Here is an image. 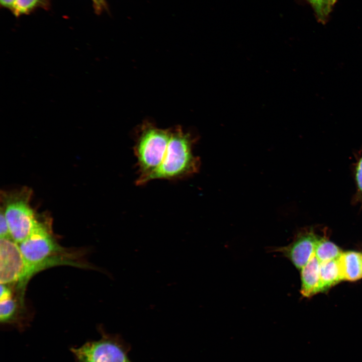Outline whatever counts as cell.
<instances>
[{"mask_svg": "<svg viewBox=\"0 0 362 362\" xmlns=\"http://www.w3.org/2000/svg\"><path fill=\"white\" fill-rule=\"evenodd\" d=\"M196 141L190 133L185 132L180 127L171 128L170 139L161 163L140 186L155 179L176 180L197 173L201 162L193 152Z\"/></svg>", "mask_w": 362, "mask_h": 362, "instance_id": "cell-1", "label": "cell"}, {"mask_svg": "<svg viewBox=\"0 0 362 362\" xmlns=\"http://www.w3.org/2000/svg\"><path fill=\"white\" fill-rule=\"evenodd\" d=\"M19 245L26 267L21 288L22 290L33 275L41 269L58 264H72L71 261L63 259L61 254L64 253V249L54 241L47 228L40 222Z\"/></svg>", "mask_w": 362, "mask_h": 362, "instance_id": "cell-2", "label": "cell"}, {"mask_svg": "<svg viewBox=\"0 0 362 362\" xmlns=\"http://www.w3.org/2000/svg\"><path fill=\"white\" fill-rule=\"evenodd\" d=\"M170 134L171 128H159L148 122L139 128L133 149L139 174L137 185H140L161 163Z\"/></svg>", "mask_w": 362, "mask_h": 362, "instance_id": "cell-3", "label": "cell"}, {"mask_svg": "<svg viewBox=\"0 0 362 362\" xmlns=\"http://www.w3.org/2000/svg\"><path fill=\"white\" fill-rule=\"evenodd\" d=\"M99 330V339L69 348L75 362H132L128 356L131 345L121 336Z\"/></svg>", "mask_w": 362, "mask_h": 362, "instance_id": "cell-4", "label": "cell"}, {"mask_svg": "<svg viewBox=\"0 0 362 362\" xmlns=\"http://www.w3.org/2000/svg\"><path fill=\"white\" fill-rule=\"evenodd\" d=\"M26 263L19 244L11 237L0 238V282H18L21 288L26 274Z\"/></svg>", "mask_w": 362, "mask_h": 362, "instance_id": "cell-5", "label": "cell"}, {"mask_svg": "<svg viewBox=\"0 0 362 362\" xmlns=\"http://www.w3.org/2000/svg\"><path fill=\"white\" fill-rule=\"evenodd\" d=\"M4 213L11 237L18 244L29 236L39 222L27 202L23 200L9 202Z\"/></svg>", "mask_w": 362, "mask_h": 362, "instance_id": "cell-6", "label": "cell"}, {"mask_svg": "<svg viewBox=\"0 0 362 362\" xmlns=\"http://www.w3.org/2000/svg\"><path fill=\"white\" fill-rule=\"evenodd\" d=\"M319 237L313 228L304 229L296 234L290 244L278 248L276 250L282 253L300 270L314 254Z\"/></svg>", "mask_w": 362, "mask_h": 362, "instance_id": "cell-7", "label": "cell"}, {"mask_svg": "<svg viewBox=\"0 0 362 362\" xmlns=\"http://www.w3.org/2000/svg\"><path fill=\"white\" fill-rule=\"evenodd\" d=\"M320 261L314 254L309 261L300 269V292L306 298L321 293L319 276Z\"/></svg>", "mask_w": 362, "mask_h": 362, "instance_id": "cell-8", "label": "cell"}, {"mask_svg": "<svg viewBox=\"0 0 362 362\" xmlns=\"http://www.w3.org/2000/svg\"><path fill=\"white\" fill-rule=\"evenodd\" d=\"M338 261L343 281L354 282L362 279V252L342 251Z\"/></svg>", "mask_w": 362, "mask_h": 362, "instance_id": "cell-9", "label": "cell"}, {"mask_svg": "<svg viewBox=\"0 0 362 362\" xmlns=\"http://www.w3.org/2000/svg\"><path fill=\"white\" fill-rule=\"evenodd\" d=\"M338 258L320 262L319 276L321 293L326 292L331 288L343 281Z\"/></svg>", "mask_w": 362, "mask_h": 362, "instance_id": "cell-10", "label": "cell"}, {"mask_svg": "<svg viewBox=\"0 0 362 362\" xmlns=\"http://www.w3.org/2000/svg\"><path fill=\"white\" fill-rule=\"evenodd\" d=\"M16 308V303L12 298L11 291L6 285L1 284V322L3 324L14 322Z\"/></svg>", "mask_w": 362, "mask_h": 362, "instance_id": "cell-11", "label": "cell"}, {"mask_svg": "<svg viewBox=\"0 0 362 362\" xmlns=\"http://www.w3.org/2000/svg\"><path fill=\"white\" fill-rule=\"evenodd\" d=\"M342 252L341 249L329 240L325 236H319L315 246L314 254L320 262L337 259Z\"/></svg>", "mask_w": 362, "mask_h": 362, "instance_id": "cell-12", "label": "cell"}, {"mask_svg": "<svg viewBox=\"0 0 362 362\" xmlns=\"http://www.w3.org/2000/svg\"><path fill=\"white\" fill-rule=\"evenodd\" d=\"M50 0H16L12 13L19 17L28 15L38 9L48 10Z\"/></svg>", "mask_w": 362, "mask_h": 362, "instance_id": "cell-13", "label": "cell"}, {"mask_svg": "<svg viewBox=\"0 0 362 362\" xmlns=\"http://www.w3.org/2000/svg\"><path fill=\"white\" fill-rule=\"evenodd\" d=\"M356 159L353 167L356 192L352 201L354 204H359L362 208V150L358 153Z\"/></svg>", "mask_w": 362, "mask_h": 362, "instance_id": "cell-14", "label": "cell"}, {"mask_svg": "<svg viewBox=\"0 0 362 362\" xmlns=\"http://www.w3.org/2000/svg\"><path fill=\"white\" fill-rule=\"evenodd\" d=\"M313 8L319 21L324 23L328 15L326 0H307Z\"/></svg>", "mask_w": 362, "mask_h": 362, "instance_id": "cell-15", "label": "cell"}, {"mask_svg": "<svg viewBox=\"0 0 362 362\" xmlns=\"http://www.w3.org/2000/svg\"><path fill=\"white\" fill-rule=\"evenodd\" d=\"M11 237L9 228L4 212L1 210L0 216V238Z\"/></svg>", "mask_w": 362, "mask_h": 362, "instance_id": "cell-16", "label": "cell"}, {"mask_svg": "<svg viewBox=\"0 0 362 362\" xmlns=\"http://www.w3.org/2000/svg\"><path fill=\"white\" fill-rule=\"evenodd\" d=\"M95 12L97 14H101L108 10L106 0H91Z\"/></svg>", "mask_w": 362, "mask_h": 362, "instance_id": "cell-17", "label": "cell"}, {"mask_svg": "<svg viewBox=\"0 0 362 362\" xmlns=\"http://www.w3.org/2000/svg\"><path fill=\"white\" fill-rule=\"evenodd\" d=\"M16 0H0L1 7L10 10L11 12L13 11Z\"/></svg>", "mask_w": 362, "mask_h": 362, "instance_id": "cell-18", "label": "cell"}, {"mask_svg": "<svg viewBox=\"0 0 362 362\" xmlns=\"http://www.w3.org/2000/svg\"><path fill=\"white\" fill-rule=\"evenodd\" d=\"M336 1L337 0H326L327 15H328V14L331 12Z\"/></svg>", "mask_w": 362, "mask_h": 362, "instance_id": "cell-19", "label": "cell"}]
</instances>
